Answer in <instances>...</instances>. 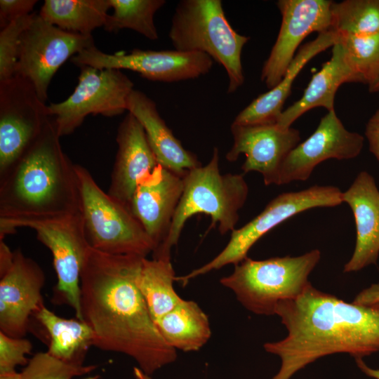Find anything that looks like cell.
Masks as SVG:
<instances>
[{"label": "cell", "instance_id": "30bf717a", "mask_svg": "<svg viewBox=\"0 0 379 379\" xmlns=\"http://www.w3.org/2000/svg\"><path fill=\"white\" fill-rule=\"evenodd\" d=\"M78 84L63 102L48 105L59 135L72 133L90 115H119L126 110L133 81L120 69L81 66Z\"/></svg>", "mask_w": 379, "mask_h": 379}, {"label": "cell", "instance_id": "836d02e7", "mask_svg": "<svg viewBox=\"0 0 379 379\" xmlns=\"http://www.w3.org/2000/svg\"><path fill=\"white\" fill-rule=\"evenodd\" d=\"M36 3V0H1V29L23 16L31 14Z\"/></svg>", "mask_w": 379, "mask_h": 379}, {"label": "cell", "instance_id": "cb8c5ba5", "mask_svg": "<svg viewBox=\"0 0 379 379\" xmlns=\"http://www.w3.org/2000/svg\"><path fill=\"white\" fill-rule=\"evenodd\" d=\"M154 322L165 341L175 350L198 351L211 336L207 314L193 300L182 299Z\"/></svg>", "mask_w": 379, "mask_h": 379}, {"label": "cell", "instance_id": "7a4b0ae2", "mask_svg": "<svg viewBox=\"0 0 379 379\" xmlns=\"http://www.w3.org/2000/svg\"><path fill=\"white\" fill-rule=\"evenodd\" d=\"M275 314L288 331L282 340L264 344L281 366L272 379H291L323 357L347 353L354 359L379 352V302H345L311 284L298 297L280 301Z\"/></svg>", "mask_w": 379, "mask_h": 379}, {"label": "cell", "instance_id": "4316f807", "mask_svg": "<svg viewBox=\"0 0 379 379\" xmlns=\"http://www.w3.org/2000/svg\"><path fill=\"white\" fill-rule=\"evenodd\" d=\"M175 281L171 258H143L135 284L154 321L182 300L174 288Z\"/></svg>", "mask_w": 379, "mask_h": 379}, {"label": "cell", "instance_id": "74e56055", "mask_svg": "<svg viewBox=\"0 0 379 379\" xmlns=\"http://www.w3.org/2000/svg\"><path fill=\"white\" fill-rule=\"evenodd\" d=\"M358 367L368 376L379 379V369H373L368 367L362 359H355Z\"/></svg>", "mask_w": 379, "mask_h": 379}, {"label": "cell", "instance_id": "d590c367", "mask_svg": "<svg viewBox=\"0 0 379 379\" xmlns=\"http://www.w3.org/2000/svg\"><path fill=\"white\" fill-rule=\"evenodd\" d=\"M353 302L363 305L379 302V284H372L361 291L355 297Z\"/></svg>", "mask_w": 379, "mask_h": 379}, {"label": "cell", "instance_id": "ac0fdd59", "mask_svg": "<svg viewBox=\"0 0 379 379\" xmlns=\"http://www.w3.org/2000/svg\"><path fill=\"white\" fill-rule=\"evenodd\" d=\"M183 187V177L158 164L139 181L133 194L130 210L154 243L155 249L168 234Z\"/></svg>", "mask_w": 379, "mask_h": 379}, {"label": "cell", "instance_id": "ba28073f", "mask_svg": "<svg viewBox=\"0 0 379 379\" xmlns=\"http://www.w3.org/2000/svg\"><path fill=\"white\" fill-rule=\"evenodd\" d=\"M343 192L335 186L314 185L298 192H284L271 200L263 211L239 229L231 232L225 247L211 260L176 281L190 280L246 259L251 247L265 234L287 219L310 208L333 207L343 203Z\"/></svg>", "mask_w": 379, "mask_h": 379}, {"label": "cell", "instance_id": "b9f144b4", "mask_svg": "<svg viewBox=\"0 0 379 379\" xmlns=\"http://www.w3.org/2000/svg\"><path fill=\"white\" fill-rule=\"evenodd\" d=\"M98 376H94V377H90V378H85V379H98Z\"/></svg>", "mask_w": 379, "mask_h": 379}, {"label": "cell", "instance_id": "8992f818", "mask_svg": "<svg viewBox=\"0 0 379 379\" xmlns=\"http://www.w3.org/2000/svg\"><path fill=\"white\" fill-rule=\"evenodd\" d=\"M320 258L318 249L295 257L262 260L247 257L220 282L246 310L258 315H274L280 301L298 297L311 284L309 275Z\"/></svg>", "mask_w": 379, "mask_h": 379}, {"label": "cell", "instance_id": "52a82bcc", "mask_svg": "<svg viewBox=\"0 0 379 379\" xmlns=\"http://www.w3.org/2000/svg\"><path fill=\"white\" fill-rule=\"evenodd\" d=\"M80 194V213L91 248L112 255L144 258L155 244L128 205L105 192L90 172L75 164Z\"/></svg>", "mask_w": 379, "mask_h": 379}, {"label": "cell", "instance_id": "9a60e30c", "mask_svg": "<svg viewBox=\"0 0 379 379\" xmlns=\"http://www.w3.org/2000/svg\"><path fill=\"white\" fill-rule=\"evenodd\" d=\"M233 144L226 154L230 162L244 154L241 166L244 173L255 171L262 176L265 185H279L282 164L299 144L300 133L292 128L274 124L237 125L232 124Z\"/></svg>", "mask_w": 379, "mask_h": 379}, {"label": "cell", "instance_id": "5b68a950", "mask_svg": "<svg viewBox=\"0 0 379 379\" xmlns=\"http://www.w3.org/2000/svg\"><path fill=\"white\" fill-rule=\"evenodd\" d=\"M168 36L175 50L206 53L222 66L227 93H234L244 84L241 52L250 37L232 28L220 0L179 1Z\"/></svg>", "mask_w": 379, "mask_h": 379}, {"label": "cell", "instance_id": "1f68e13d", "mask_svg": "<svg viewBox=\"0 0 379 379\" xmlns=\"http://www.w3.org/2000/svg\"><path fill=\"white\" fill-rule=\"evenodd\" d=\"M35 14L23 16L8 25L0 32V82L15 74L22 34L29 26Z\"/></svg>", "mask_w": 379, "mask_h": 379}, {"label": "cell", "instance_id": "60d3db41", "mask_svg": "<svg viewBox=\"0 0 379 379\" xmlns=\"http://www.w3.org/2000/svg\"><path fill=\"white\" fill-rule=\"evenodd\" d=\"M20 373L15 372L6 374H0V379H19Z\"/></svg>", "mask_w": 379, "mask_h": 379}, {"label": "cell", "instance_id": "6da1fadb", "mask_svg": "<svg viewBox=\"0 0 379 379\" xmlns=\"http://www.w3.org/2000/svg\"><path fill=\"white\" fill-rule=\"evenodd\" d=\"M143 258L90 247L80 276L81 312L94 333L93 346L128 356L151 375L178 355L161 335L136 286Z\"/></svg>", "mask_w": 379, "mask_h": 379}, {"label": "cell", "instance_id": "603a6c76", "mask_svg": "<svg viewBox=\"0 0 379 379\" xmlns=\"http://www.w3.org/2000/svg\"><path fill=\"white\" fill-rule=\"evenodd\" d=\"M332 48L330 60L312 76L302 97L283 110L277 125L291 127L297 119L315 107H322L328 112L334 110V98L338 88L344 83L354 82V79L341 46L336 42Z\"/></svg>", "mask_w": 379, "mask_h": 379}, {"label": "cell", "instance_id": "8fae6325", "mask_svg": "<svg viewBox=\"0 0 379 379\" xmlns=\"http://www.w3.org/2000/svg\"><path fill=\"white\" fill-rule=\"evenodd\" d=\"M49 118L48 105L27 79L15 74L0 82V176L36 140Z\"/></svg>", "mask_w": 379, "mask_h": 379}, {"label": "cell", "instance_id": "4dcf8cb0", "mask_svg": "<svg viewBox=\"0 0 379 379\" xmlns=\"http://www.w3.org/2000/svg\"><path fill=\"white\" fill-rule=\"evenodd\" d=\"M96 365H84V361H66L49 353L35 354L20 372L19 379H72L90 373Z\"/></svg>", "mask_w": 379, "mask_h": 379}, {"label": "cell", "instance_id": "d6986e66", "mask_svg": "<svg viewBox=\"0 0 379 379\" xmlns=\"http://www.w3.org/2000/svg\"><path fill=\"white\" fill-rule=\"evenodd\" d=\"M108 194L128 206L139 181L159 164L140 123L131 113L121 122Z\"/></svg>", "mask_w": 379, "mask_h": 379}, {"label": "cell", "instance_id": "d6a6232c", "mask_svg": "<svg viewBox=\"0 0 379 379\" xmlns=\"http://www.w3.org/2000/svg\"><path fill=\"white\" fill-rule=\"evenodd\" d=\"M32 350V343L24 338H13L0 331V374L15 373L18 366H26V357Z\"/></svg>", "mask_w": 379, "mask_h": 379}, {"label": "cell", "instance_id": "9c48e42d", "mask_svg": "<svg viewBox=\"0 0 379 379\" xmlns=\"http://www.w3.org/2000/svg\"><path fill=\"white\" fill-rule=\"evenodd\" d=\"M19 227L34 230L36 237L51 252L61 298L83 321L81 312L80 276L90 246L86 240L81 213L49 218L0 219V239Z\"/></svg>", "mask_w": 379, "mask_h": 379}, {"label": "cell", "instance_id": "f35d334b", "mask_svg": "<svg viewBox=\"0 0 379 379\" xmlns=\"http://www.w3.org/2000/svg\"><path fill=\"white\" fill-rule=\"evenodd\" d=\"M133 376L134 379H152L151 376L144 371H142L138 367L133 368Z\"/></svg>", "mask_w": 379, "mask_h": 379}, {"label": "cell", "instance_id": "7c38bea8", "mask_svg": "<svg viewBox=\"0 0 379 379\" xmlns=\"http://www.w3.org/2000/svg\"><path fill=\"white\" fill-rule=\"evenodd\" d=\"M93 46L92 35L62 30L35 14L20 39L15 74L31 82L45 102L51 81L60 66Z\"/></svg>", "mask_w": 379, "mask_h": 379}, {"label": "cell", "instance_id": "ffe728a7", "mask_svg": "<svg viewBox=\"0 0 379 379\" xmlns=\"http://www.w3.org/2000/svg\"><path fill=\"white\" fill-rule=\"evenodd\" d=\"M343 202L351 208L357 239L353 254L343 272L361 270L375 264L379 255V190L373 176L360 172L351 186L342 194Z\"/></svg>", "mask_w": 379, "mask_h": 379}, {"label": "cell", "instance_id": "4fadbf2b", "mask_svg": "<svg viewBox=\"0 0 379 379\" xmlns=\"http://www.w3.org/2000/svg\"><path fill=\"white\" fill-rule=\"evenodd\" d=\"M77 67L90 66L98 69H128L142 77L166 83L193 79L210 72L213 60L198 51H143L130 53H104L95 46L84 49L71 58Z\"/></svg>", "mask_w": 379, "mask_h": 379}, {"label": "cell", "instance_id": "5bb4252c", "mask_svg": "<svg viewBox=\"0 0 379 379\" xmlns=\"http://www.w3.org/2000/svg\"><path fill=\"white\" fill-rule=\"evenodd\" d=\"M331 1L280 0L281 25L277 40L265 62L261 81L270 89L277 85L295 57L300 43L310 33L331 29Z\"/></svg>", "mask_w": 379, "mask_h": 379}, {"label": "cell", "instance_id": "e0dca14e", "mask_svg": "<svg viewBox=\"0 0 379 379\" xmlns=\"http://www.w3.org/2000/svg\"><path fill=\"white\" fill-rule=\"evenodd\" d=\"M0 277V331L23 338L29 315L44 305V272L36 262L18 248L13 251L11 266Z\"/></svg>", "mask_w": 379, "mask_h": 379}, {"label": "cell", "instance_id": "ab89813d", "mask_svg": "<svg viewBox=\"0 0 379 379\" xmlns=\"http://www.w3.org/2000/svg\"><path fill=\"white\" fill-rule=\"evenodd\" d=\"M368 89L371 93H379V75L373 82L368 85Z\"/></svg>", "mask_w": 379, "mask_h": 379}, {"label": "cell", "instance_id": "d4e9b609", "mask_svg": "<svg viewBox=\"0 0 379 379\" xmlns=\"http://www.w3.org/2000/svg\"><path fill=\"white\" fill-rule=\"evenodd\" d=\"M34 314L49 333L48 353L66 361H84L94 341V333L88 324L78 319L58 317L44 305Z\"/></svg>", "mask_w": 379, "mask_h": 379}, {"label": "cell", "instance_id": "f546056e", "mask_svg": "<svg viewBox=\"0 0 379 379\" xmlns=\"http://www.w3.org/2000/svg\"><path fill=\"white\" fill-rule=\"evenodd\" d=\"M331 30L337 33L366 35L379 32V0L332 2Z\"/></svg>", "mask_w": 379, "mask_h": 379}, {"label": "cell", "instance_id": "e575fe53", "mask_svg": "<svg viewBox=\"0 0 379 379\" xmlns=\"http://www.w3.org/2000/svg\"><path fill=\"white\" fill-rule=\"evenodd\" d=\"M365 135L368 142L370 152L379 161V109L368 120Z\"/></svg>", "mask_w": 379, "mask_h": 379}, {"label": "cell", "instance_id": "3957f363", "mask_svg": "<svg viewBox=\"0 0 379 379\" xmlns=\"http://www.w3.org/2000/svg\"><path fill=\"white\" fill-rule=\"evenodd\" d=\"M50 116L42 133L0 176V219L49 218L80 213L78 180Z\"/></svg>", "mask_w": 379, "mask_h": 379}, {"label": "cell", "instance_id": "44dd1931", "mask_svg": "<svg viewBox=\"0 0 379 379\" xmlns=\"http://www.w3.org/2000/svg\"><path fill=\"white\" fill-rule=\"evenodd\" d=\"M126 110L143 127L159 165L181 177L202 165L197 157L186 149L173 135L160 116L156 103L144 93L133 89L128 97Z\"/></svg>", "mask_w": 379, "mask_h": 379}, {"label": "cell", "instance_id": "2e32d148", "mask_svg": "<svg viewBox=\"0 0 379 379\" xmlns=\"http://www.w3.org/2000/svg\"><path fill=\"white\" fill-rule=\"evenodd\" d=\"M364 140L361 135L345 128L335 110L328 112L314 133L285 159L279 185L307 180L319 164L329 159L344 160L357 157L362 149Z\"/></svg>", "mask_w": 379, "mask_h": 379}, {"label": "cell", "instance_id": "7402d4cb", "mask_svg": "<svg viewBox=\"0 0 379 379\" xmlns=\"http://www.w3.org/2000/svg\"><path fill=\"white\" fill-rule=\"evenodd\" d=\"M338 41V34L329 30L319 33L305 44L295 55L280 82L269 91L260 95L235 117L237 125L274 124L283 112L284 104L291 93L293 81L305 65L321 52Z\"/></svg>", "mask_w": 379, "mask_h": 379}, {"label": "cell", "instance_id": "484cf974", "mask_svg": "<svg viewBox=\"0 0 379 379\" xmlns=\"http://www.w3.org/2000/svg\"><path fill=\"white\" fill-rule=\"evenodd\" d=\"M109 8V0H46L39 15L62 30L92 35L95 29L104 27Z\"/></svg>", "mask_w": 379, "mask_h": 379}, {"label": "cell", "instance_id": "f1b7e54d", "mask_svg": "<svg viewBox=\"0 0 379 379\" xmlns=\"http://www.w3.org/2000/svg\"><path fill=\"white\" fill-rule=\"evenodd\" d=\"M337 34V42L343 48L354 82L370 85L379 75V32L366 35Z\"/></svg>", "mask_w": 379, "mask_h": 379}, {"label": "cell", "instance_id": "8d00e7d4", "mask_svg": "<svg viewBox=\"0 0 379 379\" xmlns=\"http://www.w3.org/2000/svg\"><path fill=\"white\" fill-rule=\"evenodd\" d=\"M13 260V251L0 239V276L4 274L11 266Z\"/></svg>", "mask_w": 379, "mask_h": 379}, {"label": "cell", "instance_id": "83f0119b", "mask_svg": "<svg viewBox=\"0 0 379 379\" xmlns=\"http://www.w3.org/2000/svg\"><path fill=\"white\" fill-rule=\"evenodd\" d=\"M113 13L108 15L104 29L117 32L133 29L151 40L158 39L154 17L165 4L164 0H109Z\"/></svg>", "mask_w": 379, "mask_h": 379}, {"label": "cell", "instance_id": "277c9868", "mask_svg": "<svg viewBox=\"0 0 379 379\" xmlns=\"http://www.w3.org/2000/svg\"><path fill=\"white\" fill-rule=\"evenodd\" d=\"M184 187L170 230L164 242L152 253V258H170L188 219L197 213L211 218L222 235L236 228L239 211L248 194L243 174H222L219 168V151L215 147L205 166L190 170L183 177Z\"/></svg>", "mask_w": 379, "mask_h": 379}]
</instances>
